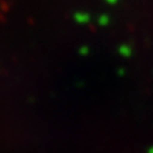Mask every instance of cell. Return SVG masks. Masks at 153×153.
I'll return each instance as SVG.
<instances>
[{
	"label": "cell",
	"mask_w": 153,
	"mask_h": 153,
	"mask_svg": "<svg viewBox=\"0 0 153 153\" xmlns=\"http://www.w3.org/2000/svg\"><path fill=\"white\" fill-rule=\"evenodd\" d=\"M74 20H75L78 24H88L91 22V16L85 13V11H76L74 14Z\"/></svg>",
	"instance_id": "obj_1"
},
{
	"label": "cell",
	"mask_w": 153,
	"mask_h": 153,
	"mask_svg": "<svg viewBox=\"0 0 153 153\" xmlns=\"http://www.w3.org/2000/svg\"><path fill=\"white\" fill-rule=\"evenodd\" d=\"M118 51H119V54L122 55V57H126V58L132 55V48H131V45H128V44H122V45H119Z\"/></svg>",
	"instance_id": "obj_2"
},
{
	"label": "cell",
	"mask_w": 153,
	"mask_h": 153,
	"mask_svg": "<svg viewBox=\"0 0 153 153\" xmlns=\"http://www.w3.org/2000/svg\"><path fill=\"white\" fill-rule=\"evenodd\" d=\"M105 1H108V3H109V4H115V3H116V1H118V0H105Z\"/></svg>",
	"instance_id": "obj_5"
},
{
	"label": "cell",
	"mask_w": 153,
	"mask_h": 153,
	"mask_svg": "<svg viewBox=\"0 0 153 153\" xmlns=\"http://www.w3.org/2000/svg\"><path fill=\"white\" fill-rule=\"evenodd\" d=\"M148 153H153V146H150V148H148Z\"/></svg>",
	"instance_id": "obj_6"
},
{
	"label": "cell",
	"mask_w": 153,
	"mask_h": 153,
	"mask_svg": "<svg viewBox=\"0 0 153 153\" xmlns=\"http://www.w3.org/2000/svg\"><path fill=\"white\" fill-rule=\"evenodd\" d=\"M88 53H89V48H88L87 45H82L81 48H79V54H81L82 57H85V55H88Z\"/></svg>",
	"instance_id": "obj_4"
},
{
	"label": "cell",
	"mask_w": 153,
	"mask_h": 153,
	"mask_svg": "<svg viewBox=\"0 0 153 153\" xmlns=\"http://www.w3.org/2000/svg\"><path fill=\"white\" fill-rule=\"evenodd\" d=\"M108 23H109V16H108V14H101V16L98 17L99 26H108Z\"/></svg>",
	"instance_id": "obj_3"
}]
</instances>
